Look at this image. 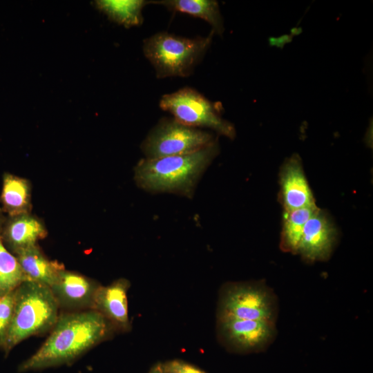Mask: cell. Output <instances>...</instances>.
<instances>
[{
  "mask_svg": "<svg viewBox=\"0 0 373 373\" xmlns=\"http://www.w3.org/2000/svg\"><path fill=\"white\" fill-rule=\"evenodd\" d=\"M54 325L40 348L20 365L19 372L70 363L102 341L109 331L108 320L96 310L63 316Z\"/></svg>",
  "mask_w": 373,
  "mask_h": 373,
  "instance_id": "1",
  "label": "cell"
},
{
  "mask_svg": "<svg viewBox=\"0 0 373 373\" xmlns=\"http://www.w3.org/2000/svg\"><path fill=\"white\" fill-rule=\"evenodd\" d=\"M219 153L218 140L193 153L160 158H143L134 178L142 189L191 198L202 175Z\"/></svg>",
  "mask_w": 373,
  "mask_h": 373,
  "instance_id": "2",
  "label": "cell"
},
{
  "mask_svg": "<svg viewBox=\"0 0 373 373\" xmlns=\"http://www.w3.org/2000/svg\"><path fill=\"white\" fill-rule=\"evenodd\" d=\"M57 312L58 301L49 287L23 282L15 290L13 315L2 347L8 353L23 340L54 325Z\"/></svg>",
  "mask_w": 373,
  "mask_h": 373,
  "instance_id": "3",
  "label": "cell"
},
{
  "mask_svg": "<svg viewBox=\"0 0 373 373\" xmlns=\"http://www.w3.org/2000/svg\"><path fill=\"white\" fill-rule=\"evenodd\" d=\"M213 32L193 39L158 32L144 41L143 52L157 78L187 77L209 48Z\"/></svg>",
  "mask_w": 373,
  "mask_h": 373,
  "instance_id": "4",
  "label": "cell"
},
{
  "mask_svg": "<svg viewBox=\"0 0 373 373\" xmlns=\"http://www.w3.org/2000/svg\"><path fill=\"white\" fill-rule=\"evenodd\" d=\"M159 105L186 126L210 128L231 139L235 137L233 126L221 117L219 108L193 88L184 87L164 95Z\"/></svg>",
  "mask_w": 373,
  "mask_h": 373,
  "instance_id": "5",
  "label": "cell"
},
{
  "mask_svg": "<svg viewBox=\"0 0 373 373\" xmlns=\"http://www.w3.org/2000/svg\"><path fill=\"white\" fill-rule=\"evenodd\" d=\"M216 140L211 133L164 117L149 133L141 149L145 158L155 159L193 153Z\"/></svg>",
  "mask_w": 373,
  "mask_h": 373,
  "instance_id": "6",
  "label": "cell"
},
{
  "mask_svg": "<svg viewBox=\"0 0 373 373\" xmlns=\"http://www.w3.org/2000/svg\"><path fill=\"white\" fill-rule=\"evenodd\" d=\"M276 303L270 291L260 284L236 283L222 292L218 318L265 321L274 323Z\"/></svg>",
  "mask_w": 373,
  "mask_h": 373,
  "instance_id": "7",
  "label": "cell"
},
{
  "mask_svg": "<svg viewBox=\"0 0 373 373\" xmlns=\"http://www.w3.org/2000/svg\"><path fill=\"white\" fill-rule=\"evenodd\" d=\"M220 334L226 344L238 352L259 351L267 347L275 335L274 323L218 318Z\"/></svg>",
  "mask_w": 373,
  "mask_h": 373,
  "instance_id": "8",
  "label": "cell"
},
{
  "mask_svg": "<svg viewBox=\"0 0 373 373\" xmlns=\"http://www.w3.org/2000/svg\"><path fill=\"white\" fill-rule=\"evenodd\" d=\"M337 237L338 231L330 216L318 207L305 225L298 254L307 262L326 260Z\"/></svg>",
  "mask_w": 373,
  "mask_h": 373,
  "instance_id": "9",
  "label": "cell"
},
{
  "mask_svg": "<svg viewBox=\"0 0 373 373\" xmlns=\"http://www.w3.org/2000/svg\"><path fill=\"white\" fill-rule=\"evenodd\" d=\"M280 202L284 211L315 206L316 202L297 154L287 158L279 173Z\"/></svg>",
  "mask_w": 373,
  "mask_h": 373,
  "instance_id": "10",
  "label": "cell"
},
{
  "mask_svg": "<svg viewBox=\"0 0 373 373\" xmlns=\"http://www.w3.org/2000/svg\"><path fill=\"white\" fill-rule=\"evenodd\" d=\"M129 284L119 279L106 287H97L93 306L107 320L124 329L129 327L127 289Z\"/></svg>",
  "mask_w": 373,
  "mask_h": 373,
  "instance_id": "11",
  "label": "cell"
},
{
  "mask_svg": "<svg viewBox=\"0 0 373 373\" xmlns=\"http://www.w3.org/2000/svg\"><path fill=\"white\" fill-rule=\"evenodd\" d=\"M97 288L85 277L64 269L50 287L58 302L71 306L92 304Z\"/></svg>",
  "mask_w": 373,
  "mask_h": 373,
  "instance_id": "12",
  "label": "cell"
},
{
  "mask_svg": "<svg viewBox=\"0 0 373 373\" xmlns=\"http://www.w3.org/2000/svg\"><path fill=\"white\" fill-rule=\"evenodd\" d=\"M15 253L26 276L31 280L42 283L50 288L64 270L62 265L47 259L36 245L18 250Z\"/></svg>",
  "mask_w": 373,
  "mask_h": 373,
  "instance_id": "13",
  "label": "cell"
},
{
  "mask_svg": "<svg viewBox=\"0 0 373 373\" xmlns=\"http://www.w3.org/2000/svg\"><path fill=\"white\" fill-rule=\"evenodd\" d=\"M5 233L6 239L15 251L36 245L46 236L43 224L27 214L13 217Z\"/></svg>",
  "mask_w": 373,
  "mask_h": 373,
  "instance_id": "14",
  "label": "cell"
},
{
  "mask_svg": "<svg viewBox=\"0 0 373 373\" xmlns=\"http://www.w3.org/2000/svg\"><path fill=\"white\" fill-rule=\"evenodd\" d=\"M149 3L165 6L170 10L180 12L208 22L213 28V32L221 34L223 23L219 6L213 0H163L153 1Z\"/></svg>",
  "mask_w": 373,
  "mask_h": 373,
  "instance_id": "15",
  "label": "cell"
},
{
  "mask_svg": "<svg viewBox=\"0 0 373 373\" xmlns=\"http://www.w3.org/2000/svg\"><path fill=\"white\" fill-rule=\"evenodd\" d=\"M318 208L315 205L284 211L280 243L283 251L298 254L305 225Z\"/></svg>",
  "mask_w": 373,
  "mask_h": 373,
  "instance_id": "16",
  "label": "cell"
},
{
  "mask_svg": "<svg viewBox=\"0 0 373 373\" xmlns=\"http://www.w3.org/2000/svg\"><path fill=\"white\" fill-rule=\"evenodd\" d=\"M4 210L11 216L27 214L30 208V186L23 178L6 174L1 195Z\"/></svg>",
  "mask_w": 373,
  "mask_h": 373,
  "instance_id": "17",
  "label": "cell"
},
{
  "mask_svg": "<svg viewBox=\"0 0 373 373\" xmlns=\"http://www.w3.org/2000/svg\"><path fill=\"white\" fill-rule=\"evenodd\" d=\"M149 3L144 0H102L95 1V4L109 19L131 27L142 23V9Z\"/></svg>",
  "mask_w": 373,
  "mask_h": 373,
  "instance_id": "18",
  "label": "cell"
},
{
  "mask_svg": "<svg viewBox=\"0 0 373 373\" xmlns=\"http://www.w3.org/2000/svg\"><path fill=\"white\" fill-rule=\"evenodd\" d=\"M27 280H31L23 273L17 258L4 247L0 236V296L15 291Z\"/></svg>",
  "mask_w": 373,
  "mask_h": 373,
  "instance_id": "19",
  "label": "cell"
},
{
  "mask_svg": "<svg viewBox=\"0 0 373 373\" xmlns=\"http://www.w3.org/2000/svg\"><path fill=\"white\" fill-rule=\"evenodd\" d=\"M15 306V291L0 296V345L3 347Z\"/></svg>",
  "mask_w": 373,
  "mask_h": 373,
  "instance_id": "20",
  "label": "cell"
},
{
  "mask_svg": "<svg viewBox=\"0 0 373 373\" xmlns=\"http://www.w3.org/2000/svg\"><path fill=\"white\" fill-rule=\"evenodd\" d=\"M164 365L173 373H206L198 367L180 360L171 361Z\"/></svg>",
  "mask_w": 373,
  "mask_h": 373,
  "instance_id": "21",
  "label": "cell"
},
{
  "mask_svg": "<svg viewBox=\"0 0 373 373\" xmlns=\"http://www.w3.org/2000/svg\"><path fill=\"white\" fill-rule=\"evenodd\" d=\"M148 373H164V364L157 363L155 364Z\"/></svg>",
  "mask_w": 373,
  "mask_h": 373,
  "instance_id": "22",
  "label": "cell"
},
{
  "mask_svg": "<svg viewBox=\"0 0 373 373\" xmlns=\"http://www.w3.org/2000/svg\"><path fill=\"white\" fill-rule=\"evenodd\" d=\"M164 373H173V372H171L169 369H168L165 365L164 364Z\"/></svg>",
  "mask_w": 373,
  "mask_h": 373,
  "instance_id": "23",
  "label": "cell"
}]
</instances>
